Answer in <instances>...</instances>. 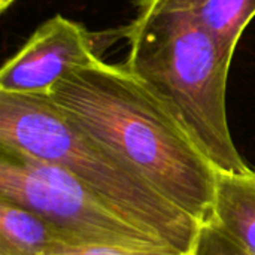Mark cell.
Masks as SVG:
<instances>
[{"mask_svg": "<svg viewBox=\"0 0 255 255\" xmlns=\"http://www.w3.org/2000/svg\"><path fill=\"white\" fill-rule=\"evenodd\" d=\"M76 245L51 221L0 199V255H49Z\"/></svg>", "mask_w": 255, "mask_h": 255, "instance_id": "cell-8", "label": "cell"}, {"mask_svg": "<svg viewBox=\"0 0 255 255\" xmlns=\"http://www.w3.org/2000/svg\"><path fill=\"white\" fill-rule=\"evenodd\" d=\"M49 255H193L182 253L170 245L157 247H109V245H81L69 247Z\"/></svg>", "mask_w": 255, "mask_h": 255, "instance_id": "cell-10", "label": "cell"}, {"mask_svg": "<svg viewBox=\"0 0 255 255\" xmlns=\"http://www.w3.org/2000/svg\"><path fill=\"white\" fill-rule=\"evenodd\" d=\"M0 145L63 167L133 223L193 253L200 223L72 121L48 96L0 91Z\"/></svg>", "mask_w": 255, "mask_h": 255, "instance_id": "cell-3", "label": "cell"}, {"mask_svg": "<svg viewBox=\"0 0 255 255\" xmlns=\"http://www.w3.org/2000/svg\"><path fill=\"white\" fill-rule=\"evenodd\" d=\"M137 10H167L191 16L235 55L255 16V0H134Z\"/></svg>", "mask_w": 255, "mask_h": 255, "instance_id": "cell-6", "label": "cell"}, {"mask_svg": "<svg viewBox=\"0 0 255 255\" xmlns=\"http://www.w3.org/2000/svg\"><path fill=\"white\" fill-rule=\"evenodd\" d=\"M123 63L175 114L197 148L220 172H247L232 137L227 82L233 55L188 15L137 10L124 27Z\"/></svg>", "mask_w": 255, "mask_h": 255, "instance_id": "cell-2", "label": "cell"}, {"mask_svg": "<svg viewBox=\"0 0 255 255\" xmlns=\"http://www.w3.org/2000/svg\"><path fill=\"white\" fill-rule=\"evenodd\" d=\"M15 0H0V12H4L9 6H12Z\"/></svg>", "mask_w": 255, "mask_h": 255, "instance_id": "cell-11", "label": "cell"}, {"mask_svg": "<svg viewBox=\"0 0 255 255\" xmlns=\"http://www.w3.org/2000/svg\"><path fill=\"white\" fill-rule=\"evenodd\" d=\"M248 253L255 255V170H217L215 194L208 218Z\"/></svg>", "mask_w": 255, "mask_h": 255, "instance_id": "cell-7", "label": "cell"}, {"mask_svg": "<svg viewBox=\"0 0 255 255\" xmlns=\"http://www.w3.org/2000/svg\"><path fill=\"white\" fill-rule=\"evenodd\" d=\"M48 97L200 224L211 217L217 169L175 114L124 64L99 55L73 66Z\"/></svg>", "mask_w": 255, "mask_h": 255, "instance_id": "cell-1", "label": "cell"}, {"mask_svg": "<svg viewBox=\"0 0 255 255\" xmlns=\"http://www.w3.org/2000/svg\"><path fill=\"white\" fill-rule=\"evenodd\" d=\"M0 199L42 215L76 245H169L128 220L63 167L1 145Z\"/></svg>", "mask_w": 255, "mask_h": 255, "instance_id": "cell-4", "label": "cell"}, {"mask_svg": "<svg viewBox=\"0 0 255 255\" xmlns=\"http://www.w3.org/2000/svg\"><path fill=\"white\" fill-rule=\"evenodd\" d=\"M193 255H253L211 221L200 226Z\"/></svg>", "mask_w": 255, "mask_h": 255, "instance_id": "cell-9", "label": "cell"}, {"mask_svg": "<svg viewBox=\"0 0 255 255\" xmlns=\"http://www.w3.org/2000/svg\"><path fill=\"white\" fill-rule=\"evenodd\" d=\"M99 55L94 34L63 15L39 25L0 70V91L48 96L73 66Z\"/></svg>", "mask_w": 255, "mask_h": 255, "instance_id": "cell-5", "label": "cell"}]
</instances>
